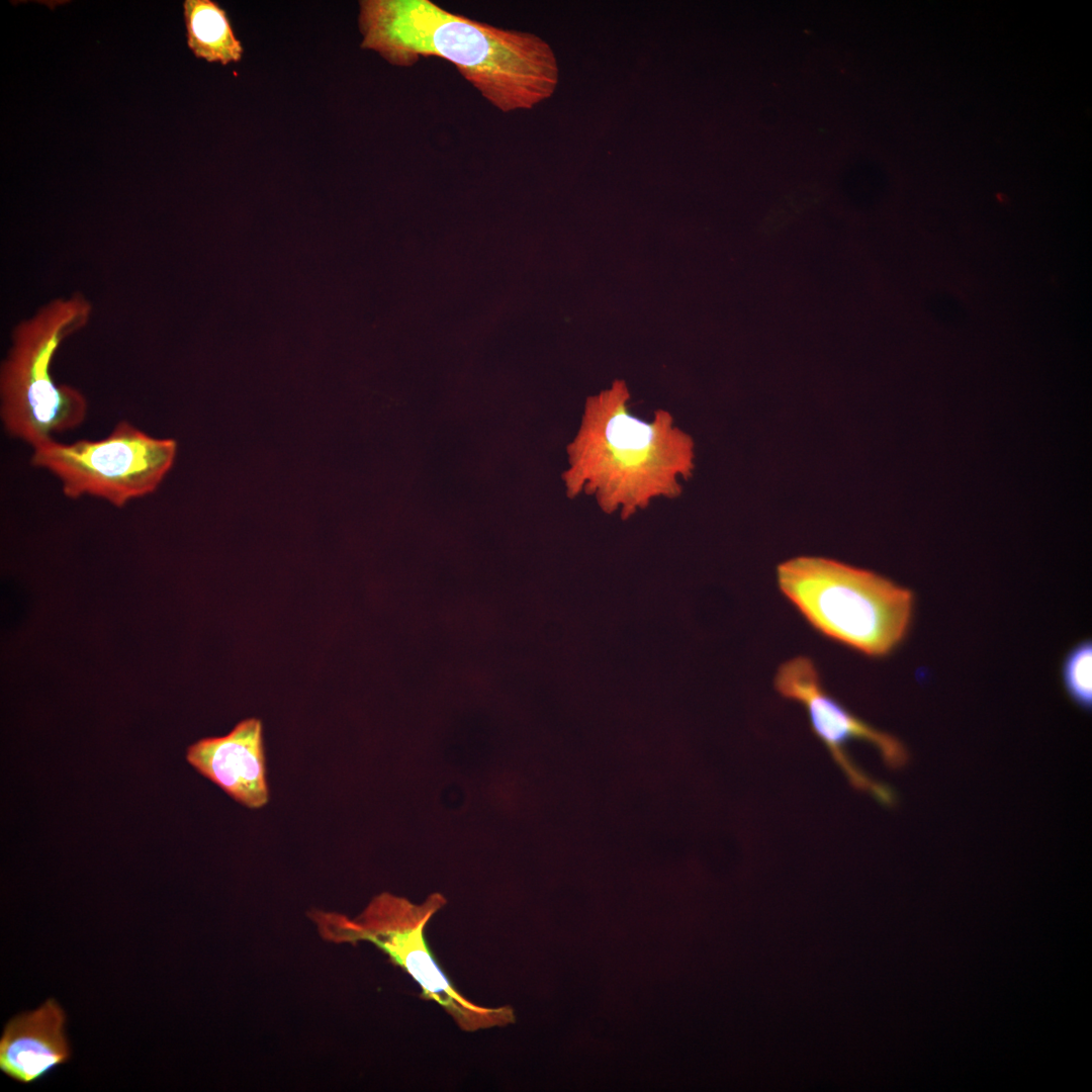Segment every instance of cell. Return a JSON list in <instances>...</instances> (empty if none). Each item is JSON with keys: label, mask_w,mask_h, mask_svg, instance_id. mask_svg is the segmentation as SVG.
I'll return each mask as SVG.
<instances>
[{"label": "cell", "mask_w": 1092, "mask_h": 1092, "mask_svg": "<svg viewBox=\"0 0 1092 1092\" xmlns=\"http://www.w3.org/2000/svg\"><path fill=\"white\" fill-rule=\"evenodd\" d=\"M361 48L408 68L421 58L450 62L503 112L531 109L558 84V64L541 37L480 22L430 0L359 2Z\"/></svg>", "instance_id": "6da1fadb"}, {"label": "cell", "mask_w": 1092, "mask_h": 1092, "mask_svg": "<svg viewBox=\"0 0 1092 1092\" xmlns=\"http://www.w3.org/2000/svg\"><path fill=\"white\" fill-rule=\"evenodd\" d=\"M624 381L589 396L579 429L567 446L569 468L563 473L570 498L593 495L606 514L628 519L655 498H677L680 480L695 469L693 438L665 410L651 421L629 411Z\"/></svg>", "instance_id": "7a4b0ae2"}, {"label": "cell", "mask_w": 1092, "mask_h": 1092, "mask_svg": "<svg viewBox=\"0 0 1092 1092\" xmlns=\"http://www.w3.org/2000/svg\"><path fill=\"white\" fill-rule=\"evenodd\" d=\"M92 312L91 301L74 292L51 299L12 330L0 368V417L6 433L32 449L86 420L85 395L57 383L52 367L63 343L89 324Z\"/></svg>", "instance_id": "3957f363"}, {"label": "cell", "mask_w": 1092, "mask_h": 1092, "mask_svg": "<svg viewBox=\"0 0 1092 1092\" xmlns=\"http://www.w3.org/2000/svg\"><path fill=\"white\" fill-rule=\"evenodd\" d=\"M778 585L825 637L870 657L891 654L912 624V590L873 571L813 556L785 561Z\"/></svg>", "instance_id": "277c9868"}, {"label": "cell", "mask_w": 1092, "mask_h": 1092, "mask_svg": "<svg viewBox=\"0 0 1092 1092\" xmlns=\"http://www.w3.org/2000/svg\"><path fill=\"white\" fill-rule=\"evenodd\" d=\"M446 899L431 894L423 903L390 893L375 896L351 918L336 912L312 910L310 918L321 936L335 943L369 942L410 975L421 997L437 1003L462 1031L475 1032L515 1023L511 1006L478 1005L465 997L447 977L426 939L425 930Z\"/></svg>", "instance_id": "5b68a950"}, {"label": "cell", "mask_w": 1092, "mask_h": 1092, "mask_svg": "<svg viewBox=\"0 0 1092 1092\" xmlns=\"http://www.w3.org/2000/svg\"><path fill=\"white\" fill-rule=\"evenodd\" d=\"M176 453L175 440L153 437L122 420L100 440H53L35 447L30 464L55 476L68 498L91 496L122 508L159 488Z\"/></svg>", "instance_id": "8992f818"}, {"label": "cell", "mask_w": 1092, "mask_h": 1092, "mask_svg": "<svg viewBox=\"0 0 1092 1092\" xmlns=\"http://www.w3.org/2000/svg\"><path fill=\"white\" fill-rule=\"evenodd\" d=\"M774 685L782 697L804 707L813 733L852 788L885 806L896 802L893 789L860 768L848 747L852 742L871 744L888 767L898 769L909 760L908 750L898 738L861 720L832 696L824 688L815 663L807 656H797L781 664Z\"/></svg>", "instance_id": "52a82bcc"}, {"label": "cell", "mask_w": 1092, "mask_h": 1092, "mask_svg": "<svg viewBox=\"0 0 1092 1092\" xmlns=\"http://www.w3.org/2000/svg\"><path fill=\"white\" fill-rule=\"evenodd\" d=\"M186 760L237 803L250 809L268 803L261 720L245 719L226 735L196 741L187 748Z\"/></svg>", "instance_id": "ba28073f"}, {"label": "cell", "mask_w": 1092, "mask_h": 1092, "mask_svg": "<svg viewBox=\"0 0 1092 1092\" xmlns=\"http://www.w3.org/2000/svg\"><path fill=\"white\" fill-rule=\"evenodd\" d=\"M67 1016L54 998L34 1010L12 1017L0 1037V1070L9 1078L30 1084L70 1061Z\"/></svg>", "instance_id": "9c48e42d"}, {"label": "cell", "mask_w": 1092, "mask_h": 1092, "mask_svg": "<svg viewBox=\"0 0 1092 1092\" xmlns=\"http://www.w3.org/2000/svg\"><path fill=\"white\" fill-rule=\"evenodd\" d=\"M187 46L197 59L223 66L239 63L244 48L226 11L212 0H185Z\"/></svg>", "instance_id": "30bf717a"}, {"label": "cell", "mask_w": 1092, "mask_h": 1092, "mask_svg": "<svg viewBox=\"0 0 1092 1092\" xmlns=\"http://www.w3.org/2000/svg\"><path fill=\"white\" fill-rule=\"evenodd\" d=\"M1063 686L1071 700L1080 708L1092 706V643L1084 639L1075 644L1062 663Z\"/></svg>", "instance_id": "8fae6325"}]
</instances>
